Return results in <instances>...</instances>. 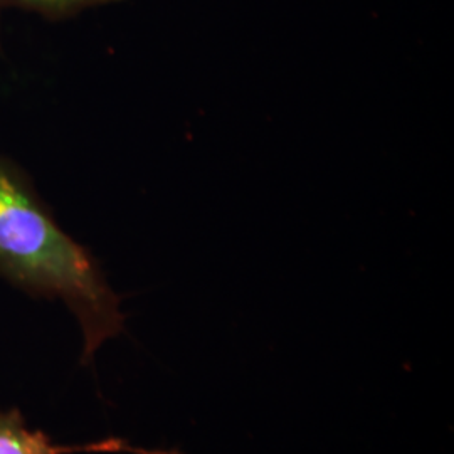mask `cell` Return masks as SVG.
Here are the masks:
<instances>
[{
    "mask_svg": "<svg viewBox=\"0 0 454 454\" xmlns=\"http://www.w3.org/2000/svg\"><path fill=\"white\" fill-rule=\"evenodd\" d=\"M0 276L35 298L61 300L82 333V365L125 332L121 298L93 253L66 232L27 174L0 155Z\"/></svg>",
    "mask_w": 454,
    "mask_h": 454,
    "instance_id": "cell-1",
    "label": "cell"
},
{
    "mask_svg": "<svg viewBox=\"0 0 454 454\" xmlns=\"http://www.w3.org/2000/svg\"><path fill=\"white\" fill-rule=\"evenodd\" d=\"M180 454L174 450H145L127 439L106 438L88 444H58L44 431L29 429L19 409L0 411V454Z\"/></svg>",
    "mask_w": 454,
    "mask_h": 454,
    "instance_id": "cell-2",
    "label": "cell"
},
{
    "mask_svg": "<svg viewBox=\"0 0 454 454\" xmlns=\"http://www.w3.org/2000/svg\"><path fill=\"white\" fill-rule=\"evenodd\" d=\"M125 0H0V11L22 9L48 20H66L76 17L88 9L120 4Z\"/></svg>",
    "mask_w": 454,
    "mask_h": 454,
    "instance_id": "cell-3",
    "label": "cell"
}]
</instances>
